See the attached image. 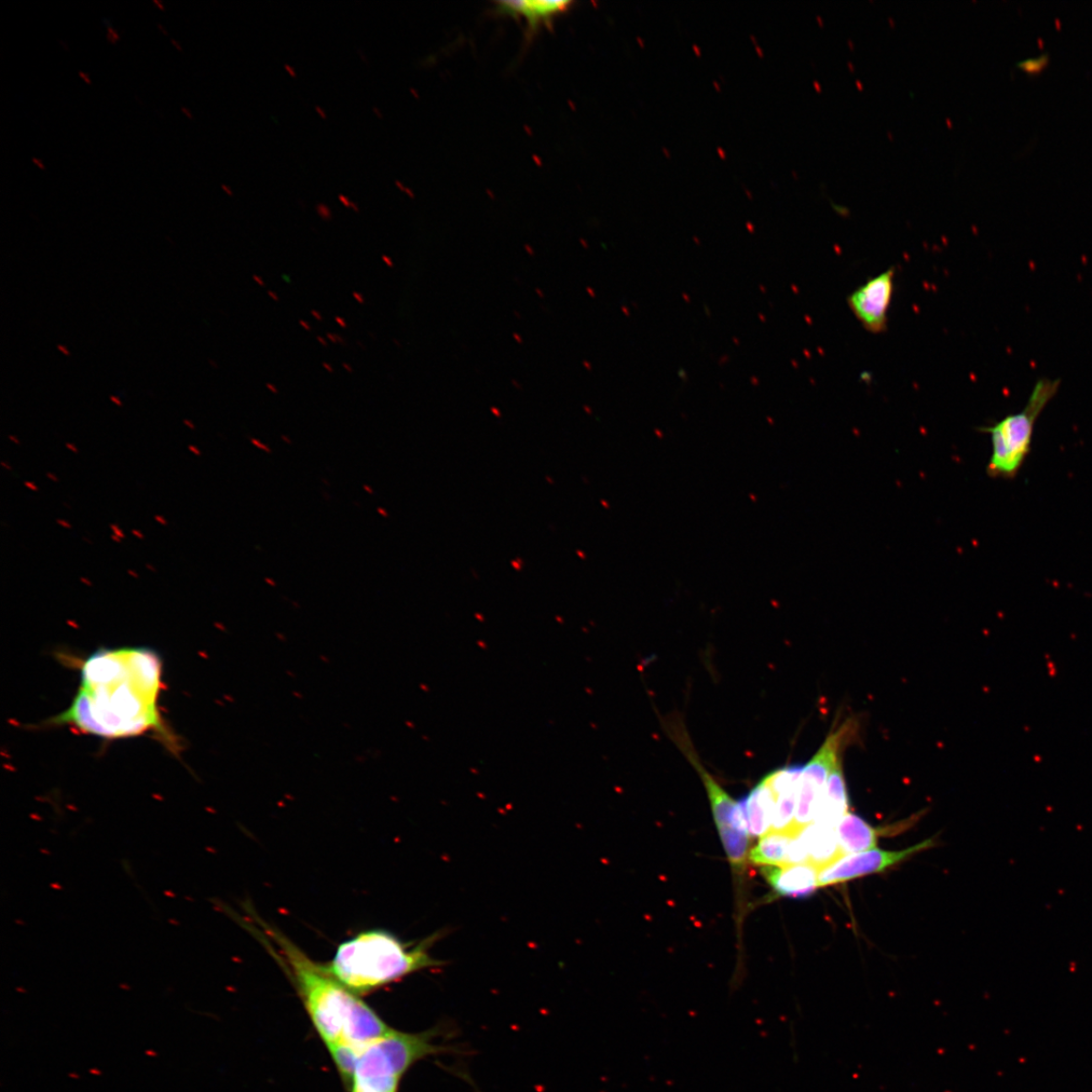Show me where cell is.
Returning <instances> with one entry per match:
<instances>
[{
	"mask_svg": "<svg viewBox=\"0 0 1092 1092\" xmlns=\"http://www.w3.org/2000/svg\"><path fill=\"white\" fill-rule=\"evenodd\" d=\"M80 686L65 712L50 722L105 740L154 733L172 752L176 737L162 719L163 663L148 648L101 649L82 664Z\"/></svg>",
	"mask_w": 1092,
	"mask_h": 1092,
	"instance_id": "obj_1",
	"label": "cell"
},
{
	"mask_svg": "<svg viewBox=\"0 0 1092 1092\" xmlns=\"http://www.w3.org/2000/svg\"><path fill=\"white\" fill-rule=\"evenodd\" d=\"M264 945L289 974L308 1015L327 1048L348 1044L363 1049L391 1028L358 994L336 980L327 966L319 964L278 928L255 917Z\"/></svg>",
	"mask_w": 1092,
	"mask_h": 1092,
	"instance_id": "obj_2",
	"label": "cell"
},
{
	"mask_svg": "<svg viewBox=\"0 0 1092 1092\" xmlns=\"http://www.w3.org/2000/svg\"><path fill=\"white\" fill-rule=\"evenodd\" d=\"M441 939L435 933L417 945L406 944L390 932L366 931L339 945L328 972L358 995L370 993L425 969L440 967L429 950Z\"/></svg>",
	"mask_w": 1092,
	"mask_h": 1092,
	"instance_id": "obj_3",
	"label": "cell"
},
{
	"mask_svg": "<svg viewBox=\"0 0 1092 1092\" xmlns=\"http://www.w3.org/2000/svg\"><path fill=\"white\" fill-rule=\"evenodd\" d=\"M436 1033H402L391 1029L361 1051L350 1083L351 1092H398L404 1074L419 1060L445 1049L434 1043Z\"/></svg>",
	"mask_w": 1092,
	"mask_h": 1092,
	"instance_id": "obj_4",
	"label": "cell"
},
{
	"mask_svg": "<svg viewBox=\"0 0 1092 1092\" xmlns=\"http://www.w3.org/2000/svg\"><path fill=\"white\" fill-rule=\"evenodd\" d=\"M1059 385L1058 379H1040L1020 413L1008 415L995 426L982 428L991 436L992 455L988 466L990 476L1013 477L1018 474L1030 452L1036 421L1054 398Z\"/></svg>",
	"mask_w": 1092,
	"mask_h": 1092,
	"instance_id": "obj_5",
	"label": "cell"
},
{
	"mask_svg": "<svg viewBox=\"0 0 1092 1092\" xmlns=\"http://www.w3.org/2000/svg\"><path fill=\"white\" fill-rule=\"evenodd\" d=\"M857 728L851 720L832 730L814 757L803 764L799 779L795 829L798 832L815 822L825 795L828 778L842 763V748L849 744Z\"/></svg>",
	"mask_w": 1092,
	"mask_h": 1092,
	"instance_id": "obj_6",
	"label": "cell"
},
{
	"mask_svg": "<svg viewBox=\"0 0 1092 1092\" xmlns=\"http://www.w3.org/2000/svg\"><path fill=\"white\" fill-rule=\"evenodd\" d=\"M676 732L677 744L686 754L696 771L700 775L712 803L713 813L717 826L723 846L730 861L735 869H740L745 863L748 844V821L744 801L736 803L725 790L714 779L699 760L694 754L691 744H688L686 734H682L680 729L673 728Z\"/></svg>",
	"mask_w": 1092,
	"mask_h": 1092,
	"instance_id": "obj_7",
	"label": "cell"
},
{
	"mask_svg": "<svg viewBox=\"0 0 1092 1092\" xmlns=\"http://www.w3.org/2000/svg\"><path fill=\"white\" fill-rule=\"evenodd\" d=\"M932 840H927L901 851L874 849L862 853L846 855L818 872V886L843 883L856 878L877 874L905 861L908 857L931 848Z\"/></svg>",
	"mask_w": 1092,
	"mask_h": 1092,
	"instance_id": "obj_8",
	"label": "cell"
},
{
	"mask_svg": "<svg viewBox=\"0 0 1092 1092\" xmlns=\"http://www.w3.org/2000/svg\"><path fill=\"white\" fill-rule=\"evenodd\" d=\"M895 268L891 267L859 286L848 297L855 317L874 334L886 330L894 293Z\"/></svg>",
	"mask_w": 1092,
	"mask_h": 1092,
	"instance_id": "obj_9",
	"label": "cell"
},
{
	"mask_svg": "<svg viewBox=\"0 0 1092 1092\" xmlns=\"http://www.w3.org/2000/svg\"><path fill=\"white\" fill-rule=\"evenodd\" d=\"M818 869L811 863L766 866L762 873L773 890L789 898H807L818 889Z\"/></svg>",
	"mask_w": 1092,
	"mask_h": 1092,
	"instance_id": "obj_10",
	"label": "cell"
},
{
	"mask_svg": "<svg viewBox=\"0 0 1092 1092\" xmlns=\"http://www.w3.org/2000/svg\"><path fill=\"white\" fill-rule=\"evenodd\" d=\"M571 2H499L496 11L499 15L522 20L527 32L534 34L544 25H550L554 19L568 11Z\"/></svg>",
	"mask_w": 1092,
	"mask_h": 1092,
	"instance_id": "obj_11",
	"label": "cell"
},
{
	"mask_svg": "<svg viewBox=\"0 0 1092 1092\" xmlns=\"http://www.w3.org/2000/svg\"><path fill=\"white\" fill-rule=\"evenodd\" d=\"M798 836L809 852L810 863L818 871L843 857L836 827L813 823L803 827Z\"/></svg>",
	"mask_w": 1092,
	"mask_h": 1092,
	"instance_id": "obj_12",
	"label": "cell"
},
{
	"mask_svg": "<svg viewBox=\"0 0 1092 1092\" xmlns=\"http://www.w3.org/2000/svg\"><path fill=\"white\" fill-rule=\"evenodd\" d=\"M848 812V791H846L842 763H840L828 778L821 808L818 810L814 823L837 827L842 818Z\"/></svg>",
	"mask_w": 1092,
	"mask_h": 1092,
	"instance_id": "obj_13",
	"label": "cell"
},
{
	"mask_svg": "<svg viewBox=\"0 0 1092 1092\" xmlns=\"http://www.w3.org/2000/svg\"><path fill=\"white\" fill-rule=\"evenodd\" d=\"M836 829L843 857L872 850L877 844L878 831L852 812L842 818Z\"/></svg>",
	"mask_w": 1092,
	"mask_h": 1092,
	"instance_id": "obj_14",
	"label": "cell"
},
{
	"mask_svg": "<svg viewBox=\"0 0 1092 1092\" xmlns=\"http://www.w3.org/2000/svg\"><path fill=\"white\" fill-rule=\"evenodd\" d=\"M747 815L748 835L763 837L772 831L775 799L768 785L762 781L750 794L742 798Z\"/></svg>",
	"mask_w": 1092,
	"mask_h": 1092,
	"instance_id": "obj_15",
	"label": "cell"
},
{
	"mask_svg": "<svg viewBox=\"0 0 1092 1092\" xmlns=\"http://www.w3.org/2000/svg\"><path fill=\"white\" fill-rule=\"evenodd\" d=\"M790 832L771 831L762 837L749 853L750 862L760 866H785L792 839Z\"/></svg>",
	"mask_w": 1092,
	"mask_h": 1092,
	"instance_id": "obj_16",
	"label": "cell"
},
{
	"mask_svg": "<svg viewBox=\"0 0 1092 1092\" xmlns=\"http://www.w3.org/2000/svg\"><path fill=\"white\" fill-rule=\"evenodd\" d=\"M1050 54L1044 52L1037 56L1029 57L1016 63V67L1028 75L1036 76L1041 74L1050 63Z\"/></svg>",
	"mask_w": 1092,
	"mask_h": 1092,
	"instance_id": "obj_17",
	"label": "cell"
},
{
	"mask_svg": "<svg viewBox=\"0 0 1092 1092\" xmlns=\"http://www.w3.org/2000/svg\"><path fill=\"white\" fill-rule=\"evenodd\" d=\"M316 211H317V214L323 218V220H325V221L332 220V217H333L332 211L329 207L327 206L326 203H322V202L318 203L316 206Z\"/></svg>",
	"mask_w": 1092,
	"mask_h": 1092,
	"instance_id": "obj_18",
	"label": "cell"
},
{
	"mask_svg": "<svg viewBox=\"0 0 1092 1092\" xmlns=\"http://www.w3.org/2000/svg\"><path fill=\"white\" fill-rule=\"evenodd\" d=\"M107 42L116 45L120 42V35L112 24H107Z\"/></svg>",
	"mask_w": 1092,
	"mask_h": 1092,
	"instance_id": "obj_19",
	"label": "cell"
},
{
	"mask_svg": "<svg viewBox=\"0 0 1092 1092\" xmlns=\"http://www.w3.org/2000/svg\"><path fill=\"white\" fill-rule=\"evenodd\" d=\"M111 529L113 530L114 535L117 536L118 538H120L121 539H124L126 538L124 532H122V530L120 528V526L118 524H111Z\"/></svg>",
	"mask_w": 1092,
	"mask_h": 1092,
	"instance_id": "obj_20",
	"label": "cell"
},
{
	"mask_svg": "<svg viewBox=\"0 0 1092 1092\" xmlns=\"http://www.w3.org/2000/svg\"><path fill=\"white\" fill-rule=\"evenodd\" d=\"M338 199L341 202H343L344 206L350 208L352 201L349 200L348 197H346L345 195H339Z\"/></svg>",
	"mask_w": 1092,
	"mask_h": 1092,
	"instance_id": "obj_21",
	"label": "cell"
},
{
	"mask_svg": "<svg viewBox=\"0 0 1092 1092\" xmlns=\"http://www.w3.org/2000/svg\"><path fill=\"white\" fill-rule=\"evenodd\" d=\"M154 519H155V522H158L159 524H161L162 526H167L169 524L166 517H163L162 515H155Z\"/></svg>",
	"mask_w": 1092,
	"mask_h": 1092,
	"instance_id": "obj_22",
	"label": "cell"
},
{
	"mask_svg": "<svg viewBox=\"0 0 1092 1092\" xmlns=\"http://www.w3.org/2000/svg\"><path fill=\"white\" fill-rule=\"evenodd\" d=\"M188 450L191 454H194L197 457L201 456V450L196 445H193V444L188 445Z\"/></svg>",
	"mask_w": 1092,
	"mask_h": 1092,
	"instance_id": "obj_23",
	"label": "cell"
},
{
	"mask_svg": "<svg viewBox=\"0 0 1092 1092\" xmlns=\"http://www.w3.org/2000/svg\"><path fill=\"white\" fill-rule=\"evenodd\" d=\"M32 161H33V163L35 164V166H37V167H38V168H39L40 170H45V169H46V168H45V166H44V163H43V161H42V160H40V159H38V158H36V157H33Z\"/></svg>",
	"mask_w": 1092,
	"mask_h": 1092,
	"instance_id": "obj_24",
	"label": "cell"
},
{
	"mask_svg": "<svg viewBox=\"0 0 1092 1092\" xmlns=\"http://www.w3.org/2000/svg\"><path fill=\"white\" fill-rule=\"evenodd\" d=\"M56 522H57V524H59V525H60V526H62L63 528H66V529H72V523H70V522H68L64 521V519H57Z\"/></svg>",
	"mask_w": 1092,
	"mask_h": 1092,
	"instance_id": "obj_25",
	"label": "cell"
},
{
	"mask_svg": "<svg viewBox=\"0 0 1092 1092\" xmlns=\"http://www.w3.org/2000/svg\"><path fill=\"white\" fill-rule=\"evenodd\" d=\"M24 487H25L26 489H29V490H33V491H38V490H39V487H38V486H37L35 483H33V482H30V481H25V482L24 483Z\"/></svg>",
	"mask_w": 1092,
	"mask_h": 1092,
	"instance_id": "obj_26",
	"label": "cell"
},
{
	"mask_svg": "<svg viewBox=\"0 0 1092 1092\" xmlns=\"http://www.w3.org/2000/svg\"><path fill=\"white\" fill-rule=\"evenodd\" d=\"M251 442H252V443H253L255 446H257V447H261L262 449H265V452H267V453H271V450H270V449H269L267 446H265V444H263L261 442H258V441H256V440H251Z\"/></svg>",
	"mask_w": 1092,
	"mask_h": 1092,
	"instance_id": "obj_27",
	"label": "cell"
},
{
	"mask_svg": "<svg viewBox=\"0 0 1092 1092\" xmlns=\"http://www.w3.org/2000/svg\"><path fill=\"white\" fill-rule=\"evenodd\" d=\"M78 75H79V76H80L82 79H84V80H85L86 84H88V85H91V79H90V77H89V75H88V74H87V73H86V72H78Z\"/></svg>",
	"mask_w": 1092,
	"mask_h": 1092,
	"instance_id": "obj_28",
	"label": "cell"
},
{
	"mask_svg": "<svg viewBox=\"0 0 1092 1092\" xmlns=\"http://www.w3.org/2000/svg\"><path fill=\"white\" fill-rule=\"evenodd\" d=\"M182 112H183V113H184V114H185V116H186V117H187L189 120H194V115H193V113H191V112H190V109H189L188 107H186V106H182Z\"/></svg>",
	"mask_w": 1092,
	"mask_h": 1092,
	"instance_id": "obj_29",
	"label": "cell"
},
{
	"mask_svg": "<svg viewBox=\"0 0 1092 1092\" xmlns=\"http://www.w3.org/2000/svg\"><path fill=\"white\" fill-rule=\"evenodd\" d=\"M65 446L68 450H71L72 453L75 455L78 454V448L75 446V444L67 442Z\"/></svg>",
	"mask_w": 1092,
	"mask_h": 1092,
	"instance_id": "obj_30",
	"label": "cell"
},
{
	"mask_svg": "<svg viewBox=\"0 0 1092 1092\" xmlns=\"http://www.w3.org/2000/svg\"><path fill=\"white\" fill-rule=\"evenodd\" d=\"M353 297H354L355 299H357V300H358V302H359L360 304H364V303H365V299H364V297H362V295H361L360 293L354 292V293H353Z\"/></svg>",
	"mask_w": 1092,
	"mask_h": 1092,
	"instance_id": "obj_31",
	"label": "cell"
},
{
	"mask_svg": "<svg viewBox=\"0 0 1092 1092\" xmlns=\"http://www.w3.org/2000/svg\"><path fill=\"white\" fill-rule=\"evenodd\" d=\"M46 476L48 477V479H49L50 481H52V482H54V483H58V482H59L58 476H57L56 474H53V473H47V474H46Z\"/></svg>",
	"mask_w": 1092,
	"mask_h": 1092,
	"instance_id": "obj_32",
	"label": "cell"
},
{
	"mask_svg": "<svg viewBox=\"0 0 1092 1092\" xmlns=\"http://www.w3.org/2000/svg\"><path fill=\"white\" fill-rule=\"evenodd\" d=\"M132 535L136 538H138L139 539L145 538V536L142 534V532L139 529H133Z\"/></svg>",
	"mask_w": 1092,
	"mask_h": 1092,
	"instance_id": "obj_33",
	"label": "cell"
},
{
	"mask_svg": "<svg viewBox=\"0 0 1092 1092\" xmlns=\"http://www.w3.org/2000/svg\"><path fill=\"white\" fill-rule=\"evenodd\" d=\"M284 68H285V71H286V72H289V73H290V74H291L293 77H296V76H297V72H296V71H295V68H294V67H292V66H291V65H289V64H285V65H284Z\"/></svg>",
	"mask_w": 1092,
	"mask_h": 1092,
	"instance_id": "obj_34",
	"label": "cell"
},
{
	"mask_svg": "<svg viewBox=\"0 0 1092 1092\" xmlns=\"http://www.w3.org/2000/svg\"><path fill=\"white\" fill-rule=\"evenodd\" d=\"M315 109H316V112L318 113V115H319V116H320L322 119H324V120H326V119H327V114H326V112L324 111V109H323L321 106H318V105H317V106L315 107Z\"/></svg>",
	"mask_w": 1092,
	"mask_h": 1092,
	"instance_id": "obj_35",
	"label": "cell"
},
{
	"mask_svg": "<svg viewBox=\"0 0 1092 1092\" xmlns=\"http://www.w3.org/2000/svg\"><path fill=\"white\" fill-rule=\"evenodd\" d=\"M311 313H312L313 317L315 318L316 320H318V321L323 320V316L321 315V313L318 311L312 310Z\"/></svg>",
	"mask_w": 1092,
	"mask_h": 1092,
	"instance_id": "obj_36",
	"label": "cell"
},
{
	"mask_svg": "<svg viewBox=\"0 0 1092 1092\" xmlns=\"http://www.w3.org/2000/svg\"><path fill=\"white\" fill-rule=\"evenodd\" d=\"M335 321L337 322V324H338L340 327H343V328H347V326H348V325L346 324V322H345V320L344 318H341V317H336V318H335Z\"/></svg>",
	"mask_w": 1092,
	"mask_h": 1092,
	"instance_id": "obj_37",
	"label": "cell"
},
{
	"mask_svg": "<svg viewBox=\"0 0 1092 1092\" xmlns=\"http://www.w3.org/2000/svg\"><path fill=\"white\" fill-rule=\"evenodd\" d=\"M184 423H185V426H187L189 429H191V430H195V429H196V426H195V425H194V423H193V422H191L190 420H186V419H185V420H184Z\"/></svg>",
	"mask_w": 1092,
	"mask_h": 1092,
	"instance_id": "obj_38",
	"label": "cell"
},
{
	"mask_svg": "<svg viewBox=\"0 0 1092 1092\" xmlns=\"http://www.w3.org/2000/svg\"><path fill=\"white\" fill-rule=\"evenodd\" d=\"M171 44H172V45H173V46H174V47H175L177 50H179L180 52H183V47H182V45L179 43V40H174V39H171Z\"/></svg>",
	"mask_w": 1092,
	"mask_h": 1092,
	"instance_id": "obj_39",
	"label": "cell"
},
{
	"mask_svg": "<svg viewBox=\"0 0 1092 1092\" xmlns=\"http://www.w3.org/2000/svg\"><path fill=\"white\" fill-rule=\"evenodd\" d=\"M57 347H58L59 351H61L64 355H66V357H70L71 352H70V350L67 349L66 346L58 345Z\"/></svg>",
	"mask_w": 1092,
	"mask_h": 1092,
	"instance_id": "obj_40",
	"label": "cell"
},
{
	"mask_svg": "<svg viewBox=\"0 0 1092 1092\" xmlns=\"http://www.w3.org/2000/svg\"><path fill=\"white\" fill-rule=\"evenodd\" d=\"M8 440H9V441H10L12 443H15V444H17V445H20V444H21V442L19 441L18 437H16V436H13V435H8Z\"/></svg>",
	"mask_w": 1092,
	"mask_h": 1092,
	"instance_id": "obj_41",
	"label": "cell"
},
{
	"mask_svg": "<svg viewBox=\"0 0 1092 1092\" xmlns=\"http://www.w3.org/2000/svg\"><path fill=\"white\" fill-rule=\"evenodd\" d=\"M222 189L225 191V193L228 196H230V197L233 196V191H232V189L229 186H227L226 185H222Z\"/></svg>",
	"mask_w": 1092,
	"mask_h": 1092,
	"instance_id": "obj_42",
	"label": "cell"
},
{
	"mask_svg": "<svg viewBox=\"0 0 1092 1092\" xmlns=\"http://www.w3.org/2000/svg\"><path fill=\"white\" fill-rule=\"evenodd\" d=\"M299 325L302 326L304 328V329H306L307 331L312 330L311 326L307 322H305L304 320H300Z\"/></svg>",
	"mask_w": 1092,
	"mask_h": 1092,
	"instance_id": "obj_43",
	"label": "cell"
},
{
	"mask_svg": "<svg viewBox=\"0 0 1092 1092\" xmlns=\"http://www.w3.org/2000/svg\"><path fill=\"white\" fill-rule=\"evenodd\" d=\"M153 4L157 6L160 10H166V7H164V4L160 2V0H153Z\"/></svg>",
	"mask_w": 1092,
	"mask_h": 1092,
	"instance_id": "obj_44",
	"label": "cell"
},
{
	"mask_svg": "<svg viewBox=\"0 0 1092 1092\" xmlns=\"http://www.w3.org/2000/svg\"><path fill=\"white\" fill-rule=\"evenodd\" d=\"M127 572H128V575H130L131 577H133L135 579L139 578L138 572L135 571L134 570H128Z\"/></svg>",
	"mask_w": 1092,
	"mask_h": 1092,
	"instance_id": "obj_45",
	"label": "cell"
},
{
	"mask_svg": "<svg viewBox=\"0 0 1092 1092\" xmlns=\"http://www.w3.org/2000/svg\"><path fill=\"white\" fill-rule=\"evenodd\" d=\"M381 258H382V261H384L390 267L393 266L390 257L384 255Z\"/></svg>",
	"mask_w": 1092,
	"mask_h": 1092,
	"instance_id": "obj_46",
	"label": "cell"
},
{
	"mask_svg": "<svg viewBox=\"0 0 1092 1092\" xmlns=\"http://www.w3.org/2000/svg\"><path fill=\"white\" fill-rule=\"evenodd\" d=\"M253 280H254V281H256V282H257L259 285H262V286H265V281H264V280H263L261 277H258V276H253Z\"/></svg>",
	"mask_w": 1092,
	"mask_h": 1092,
	"instance_id": "obj_47",
	"label": "cell"
},
{
	"mask_svg": "<svg viewBox=\"0 0 1092 1092\" xmlns=\"http://www.w3.org/2000/svg\"><path fill=\"white\" fill-rule=\"evenodd\" d=\"M327 338H328V339H329V340L331 341V343H333V344H337V340H336V336H335V334L327 333Z\"/></svg>",
	"mask_w": 1092,
	"mask_h": 1092,
	"instance_id": "obj_48",
	"label": "cell"
},
{
	"mask_svg": "<svg viewBox=\"0 0 1092 1092\" xmlns=\"http://www.w3.org/2000/svg\"><path fill=\"white\" fill-rule=\"evenodd\" d=\"M111 401H112L113 403H115V404H116L117 406H119V407H121V406H122V403H121V401H120L119 398H117V397H114V395H111Z\"/></svg>",
	"mask_w": 1092,
	"mask_h": 1092,
	"instance_id": "obj_49",
	"label": "cell"
},
{
	"mask_svg": "<svg viewBox=\"0 0 1092 1092\" xmlns=\"http://www.w3.org/2000/svg\"><path fill=\"white\" fill-rule=\"evenodd\" d=\"M266 388H267V389H268L270 392H272L273 393H279L278 389H277L275 386H272L271 384H266Z\"/></svg>",
	"mask_w": 1092,
	"mask_h": 1092,
	"instance_id": "obj_50",
	"label": "cell"
},
{
	"mask_svg": "<svg viewBox=\"0 0 1092 1092\" xmlns=\"http://www.w3.org/2000/svg\"><path fill=\"white\" fill-rule=\"evenodd\" d=\"M268 295H269V297H271L273 299L277 300V302H279V300H280V297H279V296H278V295H277L275 292H271V291H269V292H268Z\"/></svg>",
	"mask_w": 1092,
	"mask_h": 1092,
	"instance_id": "obj_51",
	"label": "cell"
},
{
	"mask_svg": "<svg viewBox=\"0 0 1092 1092\" xmlns=\"http://www.w3.org/2000/svg\"><path fill=\"white\" fill-rule=\"evenodd\" d=\"M145 567H146V569H147L148 570H150V571H153V572H156V571H157L156 568H155L153 565H152V564H146V566H145Z\"/></svg>",
	"mask_w": 1092,
	"mask_h": 1092,
	"instance_id": "obj_52",
	"label": "cell"
},
{
	"mask_svg": "<svg viewBox=\"0 0 1092 1092\" xmlns=\"http://www.w3.org/2000/svg\"><path fill=\"white\" fill-rule=\"evenodd\" d=\"M350 208L353 209L354 212H360V208L357 202L352 201Z\"/></svg>",
	"mask_w": 1092,
	"mask_h": 1092,
	"instance_id": "obj_53",
	"label": "cell"
},
{
	"mask_svg": "<svg viewBox=\"0 0 1092 1092\" xmlns=\"http://www.w3.org/2000/svg\"><path fill=\"white\" fill-rule=\"evenodd\" d=\"M323 366L326 368V370H327L328 372H329V373H333V372H334V370H333V367H332L330 364H328V363H323Z\"/></svg>",
	"mask_w": 1092,
	"mask_h": 1092,
	"instance_id": "obj_54",
	"label": "cell"
},
{
	"mask_svg": "<svg viewBox=\"0 0 1092 1092\" xmlns=\"http://www.w3.org/2000/svg\"><path fill=\"white\" fill-rule=\"evenodd\" d=\"M158 27L164 35L169 36V32L167 31L166 27H164L161 24H158Z\"/></svg>",
	"mask_w": 1092,
	"mask_h": 1092,
	"instance_id": "obj_55",
	"label": "cell"
},
{
	"mask_svg": "<svg viewBox=\"0 0 1092 1092\" xmlns=\"http://www.w3.org/2000/svg\"><path fill=\"white\" fill-rule=\"evenodd\" d=\"M2 467H3V468H5V469H6V470H8V471H11V467L9 466V463H8V461H6V460H3V461H2Z\"/></svg>",
	"mask_w": 1092,
	"mask_h": 1092,
	"instance_id": "obj_56",
	"label": "cell"
},
{
	"mask_svg": "<svg viewBox=\"0 0 1092 1092\" xmlns=\"http://www.w3.org/2000/svg\"><path fill=\"white\" fill-rule=\"evenodd\" d=\"M80 582H81V583H84L85 585H88V586H91V585H92V583H91V582H90L88 579H87V578H85V577H81V578H80Z\"/></svg>",
	"mask_w": 1092,
	"mask_h": 1092,
	"instance_id": "obj_57",
	"label": "cell"
},
{
	"mask_svg": "<svg viewBox=\"0 0 1092 1092\" xmlns=\"http://www.w3.org/2000/svg\"><path fill=\"white\" fill-rule=\"evenodd\" d=\"M373 111L375 112V114H376V115H377L378 118H382L381 112L379 111V109H378L377 106H374V108H373Z\"/></svg>",
	"mask_w": 1092,
	"mask_h": 1092,
	"instance_id": "obj_58",
	"label": "cell"
},
{
	"mask_svg": "<svg viewBox=\"0 0 1092 1092\" xmlns=\"http://www.w3.org/2000/svg\"><path fill=\"white\" fill-rule=\"evenodd\" d=\"M317 339H318L319 343H320V344H321L323 346H327V345H327V343H326V340H325L324 338H322L321 336H318V337H317Z\"/></svg>",
	"mask_w": 1092,
	"mask_h": 1092,
	"instance_id": "obj_59",
	"label": "cell"
},
{
	"mask_svg": "<svg viewBox=\"0 0 1092 1092\" xmlns=\"http://www.w3.org/2000/svg\"><path fill=\"white\" fill-rule=\"evenodd\" d=\"M344 367L345 368V370H346L348 373H350V374H351V373H353L352 367H351L349 364H347V363H344Z\"/></svg>",
	"mask_w": 1092,
	"mask_h": 1092,
	"instance_id": "obj_60",
	"label": "cell"
},
{
	"mask_svg": "<svg viewBox=\"0 0 1092 1092\" xmlns=\"http://www.w3.org/2000/svg\"><path fill=\"white\" fill-rule=\"evenodd\" d=\"M111 538H112V540H114V541H115V542H117V543H120V542H121V538H118V537H117V536H115V535H113V536L111 537Z\"/></svg>",
	"mask_w": 1092,
	"mask_h": 1092,
	"instance_id": "obj_61",
	"label": "cell"
},
{
	"mask_svg": "<svg viewBox=\"0 0 1092 1092\" xmlns=\"http://www.w3.org/2000/svg\"><path fill=\"white\" fill-rule=\"evenodd\" d=\"M59 42L63 46V48H65V50L70 49V47H68L66 43L64 44L63 40H59Z\"/></svg>",
	"mask_w": 1092,
	"mask_h": 1092,
	"instance_id": "obj_62",
	"label": "cell"
},
{
	"mask_svg": "<svg viewBox=\"0 0 1092 1092\" xmlns=\"http://www.w3.org/2000/svg\"><path fill=\"white\" fill-rule=\"evenodd\" d=\"M82 539H84V540H85L87 543H89V544H92V543H93V542H92V540H91V539H88V538H82Z\"/></svg>",
	"mask_w": 1092,
	"mask_h": 1092,
	"instance_id": "obj_63",
	"label": "cell"
},
{
	"mask_svg": "<svg viewBox=\"0 0 1092 1092\" xmlns=\"http://www.w3.org/2000/svg\"><path fill=\"white\" fill-rule=\"evenodd\" d=\"M210 363H212V365H213L214 367H216V368L217 367V365H216V363H215L214 361H210Z\"/></svg>",
	"mask_w": 1092,
	"mask_h": 1092,
	"instance_id": "obj_64",
	"label": "cell"
}]
</instances>
